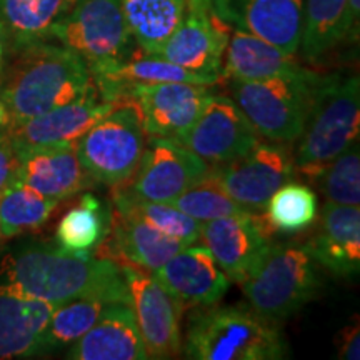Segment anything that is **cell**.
<instances>
[{
  "mask_svg": "<svg viewBox=\"0 0 360 360\" xmlns=\"http://www.w3.org/2000/svg\"><path fill=\"white\" fill-rule=\"evenodd\" d=\"M210 165L180 142L147 137L142 159L125 187L134 195L152 202H172L200 182Z\"/></svg>",
  "mask_w": 360,
  "mask_h": 360,
  "instance_id": "obj_14",
  "label": "cell"
},
{
  "mask_svg": "<svg viewBox=\"0 0 360 360\" xmlns=\"http://www.w3.org/2000/svg\"><path fill=\"white\" fill-rule=\"evenodd\" d=\"M231 32L232 25L219 15L214 0H187L182 19L157 56L187 70L220 79Z\"/></svg>",
  "mask_w": 360,
  "mask_h": 360,
  "instance_id": "obj_11",
  "label": "cell"
},
{
  "mask_svg": "<svg viewBox=\"0 0 360 360\" xmlns=\"http://www.w3.org/2000/svg\"><path fill=\"white\" fill-rule=\"evenodd\" d=\"M17 169H19V155L6 129V132L0 135V192L15 180Z\"/></svg>",
  "mask_w": 360,
  "mask_h": 360,
  "instance_id": "obj_35",
  "label": "cell"
},
{
  "mask_svg": "<svg viewBox=\"0 0 360 360\" xmlns=\"http://www.w3.org/2000/svg\"><path fill=\"white\" fill-rule=\"evenodd\" d=\"M315 262L332 276L354 277L360 270V209L326 202L307 245Z\"/></svg>",
  "mask_w": 360,
  "mask_h": 360,
  "instance_id": "obj_21",
  "label": "cell"
},
{
  "mask_svg": "<svg viewBox=\"0 0 360 360\" xmlns=\"http://www.w3.org/2000/svg\"><path fill=\"white\" fill-rule=\"evenodd\" d=\"M360 25V0H347L342 20V42H357Z\"/></svg>",
  "mask_w": 360,
  "mask_h": 360,
  "instance_id": "obj_37",
  "label": "cell"
},
{
  "mask_svg": "<svg viewBox=\"0 0 360 360\" xmlns=\"http://www.w3.org/2000/svg\"><path fill=\"white\" fill-rule=\"evenodd\" d=\"M4 52H6V45H4L2 27H0V72H2V64H4Z\"/></svg>",
  "mask_w": 360,
  "mask_h": 360,
  "instance_id": "obj_39",
  "label": "cell"
},
{
  "mask_svg": "<svg viewBox=\"0 0 360 360\" xmlns=\"http://www.w3.org/2000/svg\"><path fill=\"white\" fill-rule=\"evenodd\" d=\"M315 182L321 186L326 200L330 204L359 207L360 154L357 143L328 162Z\"/></svg>",
  "mask_w": 360,
  "mask_h": 360,
  "instance_id": "obj_34",
  "label": "cell"
},
{
  "mask_svg": "<svg viewBox=\"0 0 360 360\" xmlns=\"http://www.w3.org/2000/svg\"><path fill=\"white\" fill-rule=\"evenodd\" d=\"M64 13V0H0L4 45L15 53L51 40L52 27Z\"/></svg>",
  "mask_w": 360,
  "mask_h": 360,
  "instance_id": "obj_25",
  "label": "cell"
},
{
  "mask_svg": "<svg viewBox=\"0 0 360 360\" xmlns=\"http://www.w3.org/2000/svg\"><path fill=\"white\" fill-rule=\"evenodd\" d=\"M281 323L270 322L250 305H207L191 309L184 357L193 360H281L289 347Z\"/></svg>",
  "mask_w": 360,
  "mask_h": 360,
  "instance_id": "obj_3",
  "label": "cell"
},
{
  "mask_svg": "<svg viewBox=\"0 0 360 360\" xmlns=\"http://www.w3.org/2000/svg\"><path fill=\"white\" fill-rule=\"evenodd\" d=\"M13 62L0 84V101L11 122L77 101L92 87V75L82 57L49 40L13 53Z\"/></svg>",
  "mask_w": 360,
  "mask_h": 360,
  "instance_id": "obj_2",
  "label": "cell"
},
{
  "mask_svg": "<svg viewBox=\"0 0 360 360\" xmlns=\"http://www.w3.org/2000/svg\"><path fill=\"white\" fill-rule=\"evenodd\" d=\"M57 305L2 283L0 285V360L40 355L42 335Z\"/></svg>",
  "mask_w": 360,
  "mask_h": 360,
  "instance_id": "obj_22",
  "label": "cell"
},
{
  "mask_svg": "<svg viewBox=\"0 0 360 360\" xmlns=\"http://www.w3.org/2000/svg\"><path fill=\"white\" fill-rule=\"evenodd\" d=\"M79 2V0H64V6H65V13L67 12H69L70 11V8L72 7H74L75 6V4H77Z\"/></svg>",
  "mask_w": 360,
  "mask_h": 360,
  "instance_id": "obj_40",
  "label": "cell"
},
{
  "mask_svg": "<svg viewBox=\"0 0 360 360\" xmlns=\"http://www.w3.org/2000/svg\"><path fill=\"white\" fill-rule=\"evenodd\" d=\"M323 75L304 69L292 75L262 80H225L229 96L237 102L260 137L272 142L299 141Z\"/></svg>",
  "mask_w": 360,
  "mask_h": 360,
  "instance_id": "obj_4",
  "label": "cell"
},
{
  "mask_svg": "<svg viewBox=\"0 0 360 360\" xmlns=\"http://www.w3.org/2000/svg\"><path fill=\"white\" fill-rule=\"evenodd\" d=\"M210 175L247 212H264L272 193L295 175L290 143L257 142L247 154L222 165H210Z\"/></svg>",
  "mask_w": 360,
  "mask_h": 360,
  "instance_id": "obj_9",
  "label": "cell"
},
{
  "mask_svg": "<svg viewBox=\"0 0 360 360\" xmlns=\"http://www.w3.org/2000/svg\"><path fill=\"white\" fill-rule=\"evenodd\" d=\"M0 242H2V240H0Z\"/></svg>",
  "mask_w": 360,
  "mask_h": 360,
  "instance_id": "obj_42",
  "label": "cell"
},
{
  "mask_svg": "<svg viewBox=\"0 0 360 360\" xmlns=\"http://www.w3.org/2000/svg\"><path fill=\"white\" fill-rule=\"evenodd\" d=\"M262 214L274 233H299L317 222V195L305 184L287 182L272 193Z\"/></svg>",
  "mask_w": 360,
  "mask_h": 360,
  "instance_id": "obj_30",
  "label": "cell"
},
{
  "mask_svg": "<svg viewBox=\"0 0 360 360\" xmlns=\"http://www.w3.org/2000/svg\"><path fill=\"white\" fill-rule=\"evenodd\" d=\"M82 57L90 75L101 74L134 56L135 40L122 0H79L53 24L51 40Z\"/></svg>",
  "mask_w": 360,
  "mask_h": 360,
  "instance_id": "obj_7",
  "label": "cell"
},
{
  "mask_svg": "<svg viewBox=\"0 0 360 360\" xmlns=\"http://www.w3.org/2000/svg\"><path fill=\"white\" fill-rule=\"evenodd\" d=\"M345 4L347 0H304L300 49L307 60H317L340 44Z\"/></svg>",
  "mask_w": 360,
  "mask_h": 360,
  "instance_id": "obj_31",
  "label": "cell"
},
{
  "mask_svg": "<svg viewBox=\"0 0 360 360\" xmlns=\"http://www.w3.org/2000/svg\"><path fill=\"white\" fill-rule=\"evenodd\" d=\"M112 202L110 229L98 245L97 257L127 262L154 274L160 265L187 247L177 238L157 231L120 200L112 197Z\"/></svg>",
  "mask_w": 360,
  "mask_h": 360,
  "instance_id": "obj_16",
  "label": "cell"
},
{
  "mask_svg": "<svg viewBox=\"0 0 360 360\" xmlns=\"http://www.w3.org/2000/svg\"><path fill=\"white\" fill-rule=\"evenodd\" d=\"M7 129V127H6ZM6 129H0V135H2L4 132H6Z\"/></svg>",
  "mask_w": 360,
  "mask_h": 360,
  "instance_id": "obj_41",
  "label": "cell"
},
{
  "mask_svg": "<svg viewBox=\"0 0 360 360\" xmlns=\"http://www.w3.org/2000/svg\"><path fill=\"white\" fill-rule=\"evenodd\" d=\"M110 302H119V300H110L101 295H89L57 305L52 312L51 321L45 327L42 344H40V355L70 347L85 332L96 326V322Z\"/></svg>",
  "mask_w": 360,
  "mask_h": 360,
  "instance_id": "obj_28",
  "label": "cell"
},
{
  "mask_svg": "<svg viewBox=\"0 0 360 360\" xmlns=\"http://www.w3.org/2000/svg\"><path fill=\"white\" fill-rule=\"evenodd\" d=\"M169 204L177 207L184 214L191 215L199 222H209L214 219L231 217V215L245 212L210 175V169L200 182L187 188Z\"/></svg>",
  "mask_w": 360,
  "mask_h": 360,
  "instance_id": "obj_33",
  "label": "cell"
},
{
  "mask_svg": "<svg viewBox=\"0 0 360 360\" xmlns=\"http://www.w3.org/2000/svg\"><path fill=\"white\" fill-rule=\"evenodd\" d=\"M117 264L122 269L129 305L141 330L147 357L177 359L182 352V309L152 272L127 262Z\"/></svg>",
  "mask_w": 360,
  "mask_h": 360,
  "instance_id": "obj_10",
  "label": "cell"
},
{
  "mask_svg": "<svg viewBox=\"0 0 360 360\" xmlns=\"http://www.w3.org/2000/svg\"><path fill=\"white\" fill-rule=\"evenodd\" d=\"M154 276L174 297L182 312L219 304L231 281L212 252L204 245H187L155 270Z\"/></svg>",
  "mask_w": 360,
  "mask_h": 360,
  "instance_id": "obj_17",
  "label": "cell"
},
{
  "mask_svg": "<svg viewBox=\"0 0 360 360\" xmlns=\"http://www.w3.org/2000/svg\"><path fill=\"white\" fill-rule=\"evenodd\" d=\"M240 285L255 312L281 323L314 300L321 289V277L307 247L272 244L259 267Z\"/></svg>",
  "mask_w": 360,
  "mask_h": 360,
  "instance_id": "obj_6",
  "label": "cell"
},
{
  "mask_svg": "<svg viewBox=\"0 0 360 360\" xmlns=\"http://www.w3.org/2000/svg\"><path fill=\"white\" fill-rule=\"evenodd\" d=\"M58 204L13 180L0 192V240L37 231L49 222Z\"/></svg>",
  "mask_w": 360,
  "mask_h": 360,
  "instance_id": "obj_29",
  "label": "cell"
},
{
  "mask_svg": "<svg viewBox=\"0 0 360 360\" xmlns=\"http://www.w3.org/2000/svg\"><path fill=\"white\" fill-rule=\"evenodd\" d=\"M214 87L184 82L132 84L125 89L124 101L139 107L147 137L180 142L199 119Z\"/></svg>",
  "mask_w": 360,
  "mask_h": 360,
  "instance_id": "obj_12",
  "label": "cell"
},
{
  "mask_svg": "<svg viewBox=\"0 0 360 360\" xmlns=\"http://www.w3.org/2000/svg\"><path fill=\"white\" fill-rule=\"evenodd\" d=\"M360 132L359 77L323 75L312 112L297 147L295 174L315 182L323 167L355 146Z\"/></svg>",
  "mask_w": 360,
  "mask_h": 360,
  "instance_id": "obj_5",
  "label": "cell"
},
{
  "mask_svg": "<svg viewBox=\"0 0 360 360\" xmlns=\"http://www.w3.org/2000/svg\"><path fill=\"white\" fill-rule=\"evenodd\" d=\"M4 283L56 305L101 295L129 302L120 265L112 259L75 254L49 244H34L7 255L0 264Z\"/></svg>",
  "mask_w": 360,
  "mask_h": 360,
  "instance_id": "obj_1",
  "label": "cell"
},
{
  "mask_svg": "<svg viewBox=\"0 0 360 360\" xmlns=\"http://www.w3.org/2000/svg\"><path fill=\"white\" fill-rule=\"evenodd\" d=\"M72 360H147L129 302H110L89 332L67 350Z\"/></svg>",
  "mask_w": 360,
  "mask_h": 360,
  "instance_id": "obj_23",
  "label": "cell"
},
{
  "mask_svg": "<svg viewBox=\"0 0 360 360\" xmlns=\"http://www.w3.org/2000/svg\"><path fill=\"white\" fill-rule=\"evenodd\" d=\"M214 6L232 27L295 57L302 37L304 0H214Z\"/></svg>",
  "mask_w": 360,
  "mask_h": 360,
  "instance_id": "obj_19",
  "label": "cell"
},
{
  "mask_svg": "<svg viewBox=\"0 0 360 360\" xmlns=\"http://www.w3.org/2000/svg\"><path fill=\"white\" fill-rule=\"evenodd\" d=\"M110 229V209L102 205L94 193H85L79 205L70 209L56 231L58 249L75 254L94 252L102 244Z\"/></svg>",
  "mask_w": 360,
  "mask_h": 360,
  "instance_id": "obj_27",
  "label": "cell"
},
{
  "mask_svg": "<svg viewBox=\"0 0 360 360\" xmlns=\"http://www.w3.org/2000/svg\"><path fill=\"white\" fill-rule=\"evenodd\" d=\"M224 57L220 80H262L304 69L294 56L238 27H232Z\"/></svg>",
  "mask_w": 360,
  "mask_h": 360,
  "instance_id": "obj_24",
  "label": "cell"
},
{
  "mask_svg": "<svg viewBox=\"0 0 360 360\" xmlns=\"http://www.w3.org/2000/svg\"><path fill=\"white\" fill-rule=\"evenodd\" d=\"M17 155V182L49 199L67 200L96 184L80 164L75 143L20 148Z\"/></svg>",
  "mask_w": 360,
  "mask_h": 360,
  "instance_id": "obj_20",
  "label": "cell"
},
{
  "mask_svg": "<svg viewBox=\"0 0 360 360\" xmlns=\"http://www.w3.org/2000/svg\"><path fill=\"white\" fill-rule=\"evenodd\" d=\"M112 197L127 205L132 212L155 227L165 236L177 238L186 245H192L200 240V227L202 222L192 219L191 215L184 214L177 207L169 202H152L142 197L134 195L125 186L112 188Z\"/></svg>",
  "mask_w": 360,
  "mask_h": 360,
  "instance_id": "obj_32",
  "label": "cell"
},
{
  "mask_svg": "<svg viewBox=\"0 0 360 360\" xmlns=\"http://www.w3.org/2000/svg\"><path fill=\"white\" fill-rule=\"evenodd\" d=\"M264 214L242 212L202 222L200 238L231 282L242 283L259 267L272 238Z\"/></svg>",
  "mask_w": 360,
  "mask_h": 360,
  "instance_id": "obj_15",
  "label": "cell"
},
{
  "mask_svg": "<svg viewBox=\"0 0 360 360\" xmlns=\"http://www.w3.org/2000/svg\"><path fill=\"white\" fill-rule=\"evenodd\" d=\"M8 122H11V117H8L6 105H4L2 101H0V129H6Z\"/></svg>",
  "mask_w": 360,
  "mask_h": 360,
  "instance_id": "obj_38",
  "label": "cell"
},
{
  "mask_svg": "<svg viewBox=\"0 0 360 360\" xmlns=\"http://www.w3.org/2000/svg\"><path fill=\"white\" fill-rule=\"evenodd\" d=\"M146 143L141 110L132 101H125L98 119L75 142V150L94 182L114 188L134 177Z\"/></svg>",
  "mask_w": 360,
  "mask_h": 360,
  "instance_id": "obj_8",
  "label": "cell"
},
{
  "mask_svg": "<svg viewBox=\"0 0 360 360\" xmlns=\"http://www.w3.org/2000/svg\"><path fill=\"white\" fill-rule=\"evenodd\" d=\"M359 317L355 315L352 323L342 328L337 340V354L342 360H359L360 359V335H359Z\"/></svg>",
  "mask_w": 360,
  "mask_h": 360,
  "instance_id": "obj_36",
  "label": "cell"
},
{
  "mask_svg": "<svg viewBox=\"0 0 360 360\" xmlns=\"http://www.w3.org/2000/svg\"><path fill=\"white\" fill-rule=\"evenodd\" d=\"M187 0H122L125 20L139 51L157 56L182 19Z\"/></svg>",
  "mask_w": 360,
  "mask_h": 360,
  "instance_id": "obj_26",
  "label": "cell"
},
{
  "mask_svg": "<svg viewBox=\"0 0 360 360\" xmlns=\"http://www.w3.org/2000/svg\"><path fill=\"white\" fill-rule=\"evenodd\" d=\"M260 142V135L229 94L214 90L199 119L180 143L209 165L238 159Z\"/></svg>",
  "mask_w": 360,
  "mask_h": 360,
  "instance_id": "obj_13",
  "label": "cell"
},
{
  "mask_svg": "<svg viewBox=\"0 0 360 360\" xmlns=\"http://www.w3.org/2000/svg\"><path fill=\"white\" fill-rule=\"evenodd\" d=\"M119 103L107 102L97 89L90 87L77 101L35 115L22 122L8 124L7 134L15 150L56 143H75L87 130Z\"/></svg>",
  "mask_w": 360,
  "mask_h": 360,
  "instance_id": "obj_18",
  "label": "cell"
}]
</instances>
